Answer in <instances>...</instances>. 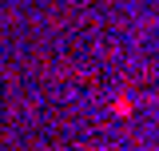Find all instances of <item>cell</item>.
Masks as SVG:
<instances>
[{
  "label": "cell",
  "mask_w": 159,
  "mask_h": 151,
  "mask_svg": "<svg viewBox=\"0 0 159 151\" xmlns=\"http://www.w3.org/2000/svg\"><path fill=\"white\" fill-rule=\"evenodd\" d=\"M135 112V108H131V99H127V95H119L116 99V115H131Z\"/></svg>",
  "instance_id": "1"
}]
</instances>
